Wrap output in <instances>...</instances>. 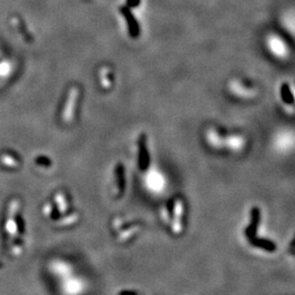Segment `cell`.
I'll return each mask as SVG.
<instances>
[{
  "label": "cell",
  "instance_id": "2",
  "mask_svg": "<svg viewBox=\"0 0 295 295\" xmlns=\"http://www.w3.org/2000/svg\"><path fill=\"white\" fill-rule=\"evenodd\" d=\"M46 272L60 295H86L90 287L87 276L65 257H52L46 264Z\"/></svg>",
  "mask_w": 295,
  "mask_h": 295
},
{
  "label": "cell",
  "instance_id": "15",
  "mask_svg": "<svg viewBox=\"0 0 295 295\" xmlns=\"http://www.w3.org/2000/svg\"><path fill=\"white\" fill-rule=\"evenodd\" d=\"M111 69L109 67H103L100 69V82L103 88L108 89L112 87V81H111Z\"/></svg>",
  "mask_w": 295,
  "mask_h": 295
},
{
  "label": "cell",
  "instance_id": "12",
  "mask_svg": "<svg viewBox=\"0 0 295 295\" xmlns=\"http://www.w3.org/2000/svg\"><path fill=\"white\" fill-rule=\"evenodd\" d=\"M115 175H116V185H115L114 194L116 197H122L126 188L125 171L122 164H118V166L115 170Z\"/></svg>",
  "mask_w": 295,
  "mask_h": 295
},
{
  "label": "cell",
  "instance_id": "6",
  "mask_svg": "<svg viewBox=\"0 0 295 295\" xmlns=\"http://www.w3.org/2000/svg\"><path fill=\"white\" fill-rule=\"evenodd\" d=\"M266 44L273 56L280 60H285L289 55V49L287 43L276 35H271L267 37Z\"/></svg>",
  "mask_w": 295,
  "mask_h": 295
},
{
  "label": "cell",
  "instance_id": "1",
  "mask_svg": "<svg viewBox=\"0 0 295 295\" xmlns=\"http://www.w3.org/2000/svg\"><path fill=\"white\" fill-rule=\"evenodd\" d=\"M28 231L21 214L20 200L14 199L8 203L0 231V266L8 261L23 256L27 248Z\"/></svg>",
  "mask_w": 295,
  "mask_h": 295
},
{
  "label": "cell",
  "instance_id": "9",
  "mask_svg": "<svg viewBox=\"0 0 295 295\" xmlns=\"http://www.w3.org/2000/svg\"><path fill=\"white\" fill-rule=\"evenodd\" d=\"M139 145V166L141 170H145L149 166V152H148V141L146 135H141L138 140Z\"/></svg>",
  "mask_w": 295,
  "mask_h": 295
},
{
  "label": "cell",
  "instance_id": "5",
  "mask_svg": "<svg viewBox=\"0 0 295 295\" xmlns=\"http://www.w3.org/2000/svg\"><path fill=\"white\" fill-rule=\"evenodd\" d=\"M110 230L113 239L122 246H128L135 243L143 233L144 224L125 216L114 217L110 224Z\"/></svg>",
  "mask_w": 295,
  "mask_h": 295
},
{
  "label": "cell",
  "instance_id": "22",
  "mask_svg": "<svg viewBox=\"0 0 295 295\" xmlns=\"http://www.w3.org/2000/svg\"><path fill=\"white\" fill-rule=\"evenodd\" d=\"M291 92H292V96H293V98L295 99V88H291Z\"/></svg>",
  "mask_w": 295,
  "mask_h": 295
},
{
  "label": "cell",
  "instance_id": "4",
  "mask_svg": "<svg viewBox=\"0 0 295 295\" xmlns=\"http://www.w3.org/2000/svg\"><path fill=\"white\" fill-rule=\"evenodd\" d=\"M160 220L170 236L178 238L185 230V205L180 198L168 202L160 208Z\"/></svg>",
  "mask_w": 295,
  "mask_h": 295
},
{
  "label": "cell",
  "instance_id": "13",
  "mask_svg": "<svg viewBox=\"0 0 295 295\" xmlns=\"http://www.w3.org/2000/svg\"><path fill=\"white\" fill-rule=\"evenodd\" d=\"M249 239V243L255 247V248H261V249H263L265 251H269V252H274L276 249H277V247L275 245L274 242H272L271 239H262V238H257V237H252Z\"/></svg>",
  "mask_w": 295,
  "mask_h": 295
},
{
  "label": "cell",
  "instance_id": "19",
  "mask_svg": "<svg viewBox=\"0 0 295 295\" xmlns=\"http://www.w3.org/2000/svg\"><path fill=\"white\" fill-rule=\"evenodd\" d=\"M36 163L40 166H42V167H50L52 165V162L51 160L49 159L48 157H45V156H39L37 157L36 159Z\"/></svg>",
  "mask_w": 295,
  "mask_h": 295
},
{
  "label": "cell",
  "instance_id": "11",
  "mask_svg": "<svg viewBox=\"0 0 295 295\" xmlns=\"http://www.w3.org/2000/svg\"><path fill=\"white\" fill-rule=\"evenodd\" d=\"M229 89L233 94L242 98H252L257 94L252 88H245L238 81H233L229 84Z\"/></svg>",
  "mask_w": 295,
  "mask_h": 295
},
{
  "label": "cell",
  "instance_id": "3",
  "mask_svg": "<svg viewBox=\"0 0 295 295\" xmlns=\"http://www.w3.org/2000/svg\"><path fill=\"white\" fill-rule=\"evenodd\" d=\"M41 212L48 224L58 229L72 228L81 220L80 212L73 207L71 200L64 192H58L52 200L45 202Z\"/></svg>",
  "mask_w": 295,
  "mask_h": 295
},
{
  "label": "cell",
  "instance_id": "16",
  "mask_svg": "<svg viewBox=\"0 0 295 295\" xmlns=\"http://www.w3.org/2000/svg\"><path fill=\"white\" fill-rule=\"evenodd\" d=\"M115 295H147L139 288L133 287H121Z\"/></svg>",
  "mask_w": 295,
  "mask_h": 295
},
{
  "label": "cell",
  "instance_id": "21",
  "mask_svg": "<svg viewBox=\"0 0 295 295\" xmlns=\"http://www.w3.org/2000/svg\"><path fill=\"white\" fill-rule=\"evenodd\" d=\"M290 253H291L292 255H295V248H291V249H290Z\"/></svg>",
  "mask_w": 295,
  "mask_h": 295
},
{
  "label": "cell",
  "instance_id": "14",
  "mask_svg": "<svg viewBox=\"0 0 295 295\" xmlns=\"http://www.w3.org/2000/svg\"><path fill=\"white\" fill-rule=\"evenodd\" d=\"M206 139L208 143L217 149H222V136H220L215 129L210 128L206 132Z\"/></svg>",
  "mask_w": 295,
  "mask_h": 295
},
{
  "label": "cell",
  "instance_id": "20",
  "mask_svg": "<svg viewBox=\"0 0 295 295\" xmlns=\"http://www.w3.org/2000/svg\"><path fill=\"white\" fill-rule=\"evenodd\" d=\"M293 248H295V237L292 239V240L290 242V244H289V249Z\"/></svg>",
  "mask_w": 295,
  "mask_h": 295
},
{
  "label": "cell",
  "instance_id": "10",
  "mask_svg": "<svg viewBox=\"0 0 295 295\" xmlns=\"http://www.w3.org/2000/svg\"><path fill=\"white\" fill-rule=\"evenodd\" d=\"M260 222H261V211H260V209L258 207L252 208L250 224L246 228V231H245V234H246V236L248 237V239H250L252 237H255Z\"/></svg>",
  "mask_w": 295,
  "mask_h": 295
},
{
  "label": "cell",
  "instance_id": "18",
  "mask_svg": "<svg viewBox=\"0 0 295 295\" xmlns=\"http://www.w3.org/2000/svg\"><path fill=\"white\" fill-rule=\"evenodd\" d=\"M1 162L4 164V165H6V166H8V167L11 168H15L18 165V161L16 158H15L13 155H11V154H8V153H4L2 156H1Z\"/></svg>",
  "mask_w": 295,
  "mask_h": 295
},
{
  "label": "cell",
  "instance_id": "17",
  "mask_svg": "<svg viewBox=\"0 0 295 295\" xmlns=\"http://www.w3.org/2000/svg\"><path fill=\"white\" fill-rule=\"evenodd\" d=\"M281 93H282V97L284 99V101L289 104L292 102L293 100V96H292V92L291 89L289 88V86L287 84H284L281 88Z\"/></svg>",
  "mask_w": 295,
  "mask_h": 295
},
{
  "label": "cell",
  "instance_id": "8",
  "mask_svg": "<svg viewBox=\"0 0 295 295\" xmlns=\"http://www.w3.org/2000/svg\"><path fill=\"white\" fill-rule=\"evenodd\" d=\"M246 145V140L243 136H222V148H226L234 152H238L244 149Z\"/></svg>",
  "mask_w": 295,
  "mask_h": 295
},
{
  "label": "cell",
  "instance_id": "7",
  "mask_svg": "<svg viewBox=\"0 0 295 295\" xmlns=\"http://www.w3.org/2000/svg\"><path fill=\"white\" fill-rule=\"evenodd\" d=\"M79 95H80V89H79V88L72 87L69 89L67 100H66V103H65V105H64V112L62 114V119H63L65 124L70 123L73 120L75 108H76Z\"/></svg>",
  "mask_w": 295,
  "mask_h": 295
}]
</instances>
